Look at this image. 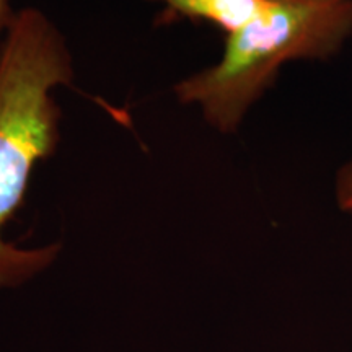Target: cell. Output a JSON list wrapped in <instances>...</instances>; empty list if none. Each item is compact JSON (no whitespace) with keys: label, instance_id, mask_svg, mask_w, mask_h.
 <instances>
[{"label":"cell","instance_id":"5b68a950","mask_svg":"<svg viewBox=\"0 0 352 352\" xmlns=\"http://www.w3.org/2000/svg\"><path fill=\"white\" fill-rule=\"evenodd\" d=\"M15 12L10 6V0H0V34H6Z\"/></svg>","mask_w":352,"mask_h":352},{"label":"cell","instance_id":"3957f363","mask_svg":"<svg viewBox=\"0 0 352 352\" xmlns=\"http://www.w3.org/2000/svg\"><path fill=\"white\" fill-rule=\"evenodd\" d=\"M166 8L168 19L206 21L230 34L266 10L270 0H151Z\"/></svg>","mask_w":352,"mask_h":352},{"label":"cell","instance_id":"7a4b0ae2","mask_svg":"<svg viewBox=\"0 0 352 352\" xmlns=\"http://www.w3.org/2000/svg\"><path fill=\"white\" fill-rule=\"evenodd\" d=\"M352 38V0H270L266 10L226 34L219 63L173 87L210 127L233 134L284 65L324 63Z\"/></svg>","mask_w":352,"mask_h":352},{"label":"cell","instance_id":"6da1fadb","mask_svg":"<svg viewBox=\"0 0 352 352\" xmlns=\"http://www.w3.org/2000/svg\"><path fill=\"white\" fill-rule=\"evenodd\" d=\"M74 80L67 43L46 13L16 10L0 44V289L20 287L46 271L60 245L21 248L3 239V228L25 202L38 162L60 140L57 87Z\"/></svg>","mask_w":352,"mask_h":352},{"label":"cell","instance_id":"277c9868","mask_svg":"<svg viewBox=\"0 0 352 352\" xmlns=\"http://www.w3.org/2000/svg\"><path fill=\"white\" fill-rule=\"evenodd\" d=\"M334 204L340 212L352 215V160L336 170L333 183Z\"/></svg>","mask_w":352,"mask_h":352}]
</instances>
